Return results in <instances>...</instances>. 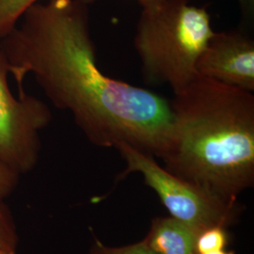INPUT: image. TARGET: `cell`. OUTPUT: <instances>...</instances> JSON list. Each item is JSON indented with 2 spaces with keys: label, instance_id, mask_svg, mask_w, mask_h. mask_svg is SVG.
<instances>
[{
  "label": "cell",
  "instance_id": "cell-8",
  "mask_svg": "<svg viewBox=\"0 0 254 254\" xmlns=\"http://www.w3.org/2000/svg\"><path fill=\"white\" fill-rule=\"evenodd\" d=\"M41 0H0V40L17 26L23 14L30 6ZM91 5L96 0H76Z\"/></svg>",
  "mask_w": 254,
  "mask_h": 254
},
{
  "label": "cell",
  "instance_id": "cell-16",
  "mask_svg": "<svg viewBox=\"0 0 254 254\" xmlns=\"http://www.w3.org/2000/svg\"><path fill=\"white\" fill-rule=\"evenodd\" d=\"M239 1H241V2H246V1H249V0H239Z\"/></svg>",
  "mask_w": 254,
  "mask_h": 254
},
{
  "label": "cell",
  "instance_id": "cell-13",
  "mask_svg": "<svg viewBox=\"0 0 254 254\" xmlns=\"http://www.w3.org/2000/svg\"><path fill=\"white\" fill-rule=\"evenodd\" d=\"M142 9L153 7L155 4H157L160 0H136Z\"/></svg>",
  "mask_w": 254,
  "mask_h": 254
},
{
  "label": "cell",
  "instance_id": "cell-10",
  "mask_svg": "<svg viewBox=\"0 0 254 254\" xmlns=\"http://www.w3.org/2000/svg\"><path fill=\"white\" fill-rule=\"evenodd\" d=\"M18 234L11 212L4 200H0V249L15 252Z\"/></svg>",
  "mask_w": 254,
  "mask_h": 254
},
{
  "label": "cell",
  "instance_id": "cell-3",
  "mask_svg": "<svg viewBox=\"0 0 254 254\" xmlns=\"http://www.w3.org/2000/svg\"><path fill=\"white\" fill-rule=\"evenodd\" d=\"M214 32L207 9L190 0H160L142 9L134 46L144 80L180 90L198 75V60Z\"/></svg>",
  "mask_w": 254,
  "mask_h": 254
},
{
  "label": "cell",
  "instance_id": "cell-7",
  "mask_svg": "<svg viewBox=\"0 0 254 254\" xmlns=\"http://www.w3.org/2000/svg\"><path fill=\"white\" fill-rule=\"evenodd\" d=\"M198 233L173 217L153 218L142 241L155 254H197Z\"/></svg>",
  "mask_w": 254,
  "mask_h": 254
},
{
  "label": "cell",
  "instance_id": "cell-4",
  "mask_svg": "<svg viewBox=\"0 0 254 254\" xmlns=\"http://www.w3.org/2000/svg\"><path fill=\"white\" fill-rule=\"evenodd\" d=\"M127 163L119 180L130 173L141 174L146 185L157 194L171 217L197 233L212 226L235 224L243 207L237 200H225L199 186L168 172L154 159L127 144L116 148Z\"/></svg>",
  "mask_w": 254,
  "mask_h": 254
},
{
  "label": "cell",
  "instance_id": "cell-15",
  "mask_svg": "<svg viewBox=\"0 0 254 254\" xmlns=\"http://www.w3.org/2000/svg\"><path fill=\"white\" fill-rule=\"evenodd\" d=\"M0 254H16V253L8 251V250H4V249H0Z\"/></svg>",
  "mask_w": 254,
  "mask_h": 254
},
{
  "label": "cell",
  "instance_id": "cell-11",
  "mask_svg": "<svg viewBox=\"0 0 254 254\" xmlns=\"http://www.w3.org/2000/svg\"><path fill=\"white\" fill-rule=\"evenodd\" d=\"M89 254H155L141 240L138 243L121 247L106 246L99 239L94 238Z\"/></svg>",
  "mask_w": 254,
  "mask_h": 254
},
{
  "label": "cell",
  "instance_id": "cell-14",
  "mask_svg": "<svg viewBox=\"0 0 254 254\" xmlns=\"http://www.w3.org/2000/svg\"><path fill=\"white\" fill-rule=\"evenodd\" d=\"M201 254H236V252L235 251H227V250L223 249V250H218V251L209 252V253Z\"/></svg>",
  "mask_w": 254,
  "mask_h": 254
},
{
  "label": "cell",
  "instance_id": "cell-9",
  "mask_svg": "<svg viewBox=\"0 0 254 254\" xmlns=\"http://www.w3.org/2000/svg\"><path fill=\"white\" fill-rule=\"evenodd\" d=\"M230 241L231 237L227 227L217 225L203 229L196 237L197 254L226 249Z\"/></svg>",
  "mask_w": 254,
  "mask_h": 254
},
{
  "label": "cell",
  "instance_id": "cell-5",
  "mask_svg": "<svg viewBox=\"0 0 254 254\" xmlns=\"http://www.w3.org/2000/svg\"><path fill=\"white\" fill-rule=\"evenodd\" d=\"M9 66L0 49V164L18 174L34 169L41 152L40 132L52 120L48 106L23 89L10 91Z\"/></svg>",
  "mask_w": 254,
  "mask_h": 254
},
{
  "label": "cell",
  "instance_id": "cell-2",
  "mask_svg": "<svg viewBox=\"0 0 254 254\" xmlns=\"http://www.w3.org/2000/svg\"><path fill=\"white\" fill-rule=\"evenodd\" d=\"M164 168L225 200L254 184V95L198 74L173 92Z\"/></svg>",
  "mask_w": 254,
  "mask_h": 254
},
{
  "label": "cell",
  "instance_id": "cell-6",
  "mask_svg": "<svg viewBox=\"0 0 254 254\" xmlns=\"http://www.w3.org/2000/svg\"><path fill=\"white\" fill-rule=\"evenodd\" d=\"M196 70L200 76L254 91V42L245 33L214 32L200 56Z\"/></svg>",
  "mask_w": 254,
  "mask_h": 254
},
{
  "label": "cell",
  "instance_id": "cell-12",
  "mask_svg": "<svg viewBox=\"0 0 254 254\" xmlns=\"http://www.w3.org/2000/svg\"><path fill=\"white\" fill-rule=\"evenodd\" d=\"M20 174L0 164V200L8 198L18 186Z\"/></svg>",
  "mask_w": 254,
  "mask_h": 254
},
{
  "label": "cell",
  "instance_id": "cell-1",
  "mask_svg": "<svg viewBox=\"0 0 254 254\" xmlns=\"http://www.w3.org/2000/svg\"><path fill=\"white\" fill-rule=\"evenodd\" d=\"M0 49L18 90L31 73L55 107L72 114L91 143L105 148L124 143L161 156L171 134V103L101 71L89 5L39 1L0 40Z\"/></svg>",
  "mask_w": 254,
  "mask_h": 254
}]
</instances>
